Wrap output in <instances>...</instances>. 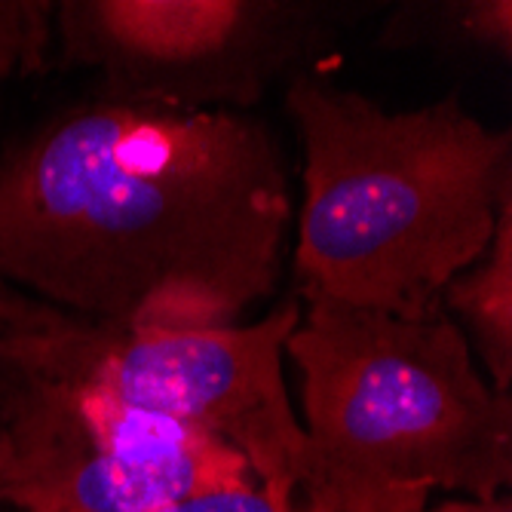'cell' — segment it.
Masks as SVG:
<instances>
[{"label": "cell", "instance_id": "obj_1", "mask_svg": "<svg viewBox=\"0 0 512 512\" xmlns=\"http://www.w3.org/2000/svg\"><path fill=\"white\" fill-rule=\"evenodd\" d=\"M292 215L252 114L92 96L0 151V279L135 329L240 325L279 286Z\"/></svg>", "mask_w": 512, "mask_h": 512}, {"label": "cell", "instance_id": "obj_2", "mask_svg": "<svg viewBox=\"0 0 512 512\" xmlns=\"http://www.w3.org/2000/svg\"><path fill=\"white\" fill-rule=\"evenodd\" d=\"M301 135L295 279L307 304L430 316L512 203V135L457 92L405 111L304 71L286 86Z\"/></svg>", "mask_w": 512, "mask_h": 512}, {"label": "cell", "instance_id": "obj_3", "mask_svg": "<svg viewBox=\"0 0 512 512\" xmlns=\"http://www.w3.org/2000/svg\"><path fill=\"white\" fill-rule=\"evenodd\" d=\"M298 368V503L414 512L433 491L494 500L512 485V393L442 313L307 304L283 350Z\"/></svg>", "mask_w": 512, "mask_h": 512}, {"label": "cell", "instance_id": "obj_4", "mask_svg": "<svg viewBox=\"0 0 512 512\" xmlns=\"http://www.w3.org/2000/svg\"><path fill=\"white\" fill-rule=\"evenodd\" d=\"M301 304L227 329H135L25 295L0 279V375L99 390L237 448L258 485L298 503L304 433L286 387Z\"/></svg>", "mask_w": 512, "mask_h": 512}, {"label": "cell", "instance_id": "obj_5", "mask_svg": "<svg viewBox=\"0 0 512 512\" xmlns=\"http://www.w3.org/2000/svg\"><path fill=\"white\" fill-rule=\"evenodd\" d=\"M365 4L332 0H62L53 40L96 74V99L246 114L332 53Z\"/></svg>", "mask_w": 512, "mask_h": 512}, {"label": "cell", "instance_id": "obj_6", "mask_svg": "<svg viewBox=\"0 0 512 512\" xmlns=\"http://www.w3.org/2000/svg\"><path fill=\"white\" fill-rule=\"evenodd\" d=\"M0 506L19 512H154L252 485L227 442L99 390L0 375Z\"/></svg>", "mask_w": 512, "mask_h": 512}, {"label": "cell", "instance_id": "obj_7", "mask_svg": "<svg viewBox=\"0 0 512 512\" xmlns=\"http://www.w3.org/2000/svg\"><path fill=\"white\" fill-rule=\"evenodd\" d=\"M439 310L467 338L485 378L512 393V203L500 212L488 249L445 286Z\"/></svg>", "mask_w": 512, "mask_h": 512}, {"label": "cell", "instance_id": "obj_8", "mask_svg": "<svg viewBox=\"0 0 512 512\" xmlns=\"http://www.w3.org/2000/svg\"><path fill=\"white\" fill-rule=\"evenodd\" d=\"M387 53H436L460 59H512L509 0H399L375 37Z\"/></svg>", "mask_w": 512, "mask_h": 512}, {"label": "cell", "instance_id": "obj_9", "mask_svg": "<svg viewBox=\"0 0 512 512\" xmlns=\"http://www.w3.org/2000/svg\"><path fill=\"white\" fill-rule=\"evenodd\" d=\"M53 50V4L0 0V96L10 80L37 71Z\"/></svg>", "mask_w": 512, "mask_h": 512}, {"label": "cell", "instance_id": "obj_10", "mask_svg": "<svg viewBox=\"0 0 512 512\" xmlns=\"http://www.w3.org/2000/svg\"><path fill=\"white\" fill-rule=\"evenodd\" d=\"M154 512H313L301 503L279 500L273 491L264 485H240V488H221V491H206L184 497L178 503L160 506Z\"/></svg>", "mask_w": 512, "mask_h": 512}, {"label": "cell", "instance_id": "obj_11", "mask_svg": "<svg viewBox=\"0 0 512 512\" xmlns=\"http://www.w3.org/2000/svg\"><path fill=\"white\" fill-rule=\"evenodd\" d=\"M414 512H512V497L500 494L494 500H467V497H451L442 503H427Z\"/></svg>", "mask_w": 512, "mask_h": 512}, {"label": "cell", "instance_id": "obj_12", "mask_svg": "<svg viewBox=\"0 0 512 512\" xmlns=\"http://www.w3.org/2000/svg\"><path fill=\"white\" fill-rule=\"evenodd\" d=\"M0 467H4V442H0Z\"/></svg>", "mask_w": 512, "mask_h": 512}]
</instances>
